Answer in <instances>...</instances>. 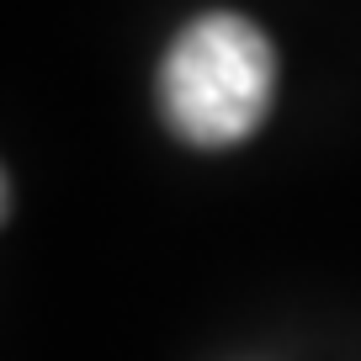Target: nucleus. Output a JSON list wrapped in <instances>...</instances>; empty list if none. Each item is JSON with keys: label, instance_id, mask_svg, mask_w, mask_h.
I'll list each match as a JSON object with an SVG mask.
<instances>
[{"label": "nucleus", "instance_id": "1", "mask_svg": "<svg viewBox=\"0 0 361 361\" xmlns=\"http://www.w3.org/2000/svg\"><path fill=\"white\" fill-rule=\"evenodd\" d=\"M276 54L266 32L234 11L197 16L159 69V106L170 128L192 144H239L271 112Z\"/></svg>", "mask_w": 361, "mask_h": 361}]
</instances>
